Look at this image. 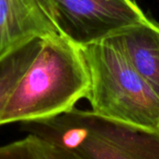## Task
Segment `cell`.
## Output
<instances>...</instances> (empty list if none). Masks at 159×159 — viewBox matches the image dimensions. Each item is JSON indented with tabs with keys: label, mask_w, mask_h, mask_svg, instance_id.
Segmentation results:
<instances>
[{
	"label": "cell",
	"mask_w": 159,
	"mask_h": 159,
	"mask_svg": "<svg viewBox=\"0 0 159 159\" xmlns=\"http://www.w3.org/2000/svg\"><path fill=\"white\" fill-rule=\"evenodd\" d=\"M43 39L33 37L11 47L0 55V120L24 73L38 54Z\"/></svg>",
	"instance_id": "7"
},
{
	"label": "cell",
	"mask_w": 159,
	"mask_h": 159,
	"mask_svg": "<svg viewBox=\"0 0 159 159\" xmlns=\"http://www.w3.org/2000/svg\"><path fill=\"white\" fill-rule=\"evenodd\" d=\"M58 34L47 0H0V55L24 40Z\"/></svg>",
	"instance_id": "5"
},
{
	"label": "cell",
	"mask_w": 159,
	"mask_h": 159,
	"mask_svg": "<svg viewBox=\"0 0 159 159\" xmlns=\"http://www.w3.org/2000/svg\"><path fill=\"white\" fill-rule=\"evenodd\" d=\"M89 76L91 111L159 130V96L131 66L111 37L80 46Z\"/></svg>",
	"instance_id": "3"
},
{
	"label": "cell",
	"mask_w": 159,
	"mask_h": 159,
	"mask_svg": "<svg viewBox=\"0 0 159 159\" xmlns=\"http://www.w3.org/2000/svg\"><path fill=\"white\" fill-rule=\"evenodd\" d=\"M0 159H83L75 152L37 136L26 137L0 146Z\"/></svg>",
	"instance_id": "8"
},
{
	"label": "cell",
	"mask_w": 159,
	"mask_h": 159,
	"mask_svg": "<svg viewBox=\"0 0 159 159\" xmlns=\"http://www.w3.org/2000/svg\"><path fill=\"white\" fill-rule=\"evenodd\" d=\"M89 89V76L80 46L61 34L48 37L10 97L0 127L69 111L87 98Z\"/></svg>",
	"instance_id": "1"
},
{
	"label": "cell",
	"mask_w": 159,
	"mask_h": 159,
	"mask_svg": "<svg viewBox=\"0 0 159 159\" xmlns=\"http://www.w3.org/2000/svg\"><path fill=\"white\" fill-rule=\"evenodd\" d=\"M61 35L78 46L147 18L135 0H47Z\"/></svg>",
	"instance_id": "4"
},
{
	"label": "cell",
	"mask_w": 159,
	"mask_h": 159,
	"mask_svg": "<svg viewBox=\"0 0 159 159\" xmlns=\"http://www.w3.org/2000/svg\"><path fill=\"white\" fill-rule=\"evenodd\" d=\"M159 96V22L148 17L109 36Z\"/></svg>",
	"instance_id": "6"
},
{
	"label": "cell",
	"mask_w": 159,
	"mask_h": 159,
	"mask_svg": "<svg viewBox=\"0 0 159 159\" xmlns=\"http://www.w3.org/2000/svg\"><path fill=\"white\" fill-rule=\"evenodd\" d=\"M20 129L66 148L83 159H159V130L73 109L20 123Z\"/></svg>",
	"instance_id": "2"
}]
</instances>
